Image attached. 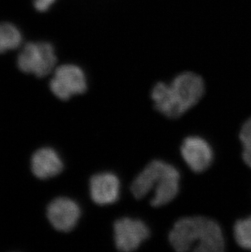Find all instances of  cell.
Wrapping results in <instances>:
<instances>
[{
  "instance_id": "obj_4",
  "label": "cell",
  "mask_w": 251,
  "mask_h": 252,
  "mask_svg": "<svg viewBox=\"0 0 251 252\" xmlns=\"http://www.w3.org/2000/svg\"><path fill=\"white\" fill-rule=\"evenodd\" d=\"M57 57L54 46L49 42L26 43L17 57V67L26 74L43 78L55 69Z\"/></svg>"
},
{
  "instance_id": "obj_14",
  "label": "cell",
  "mask_w": 251,
  "mask_h": 252,
  "mask_svg": "<svg viewBox=\"0 0 251 252\" xmlns=\"http://www.w3.org/2000/svg\"><path fill=\"white\" fill-rule=\"evenodd\" d=\"M56 0H33V6L38 12H43L50 9Z\"/></svg>"
},
{
  "instance_id": "obj_6",
  "label": "cell",
  "mask_w": 251,
  "mask_h": 252,
  "mask_svg": "<svg viewBox=\"0 0 251 252\" xmlns=\"http://www.w3.org/2000/svg\"><path fill=\"white\" fill-rule=\"evenodd\" d=\"M148 226L140 220L123 218L114 224V239L119 250L132 252L150 237Z\"/></svg>"
},
{
  "instance_id": "obj_11",
  "label": "cell",
  "mask_w": 251,
  "mask_h": 252,
  "mask_svg": "<svg viewBox=\"0 0 251 252\" xmlns=\"http://www.w3.org/2000/svg\"><path fill=\"white\" fill-rule=\"evenodd\" d=\"M22 43L23 35L17 26L9 22L0 23V54L17 49Z\"/></svg>"
},
{
  "instance_id": "obj_8",
  "label": "cell",
  "mask_w": 251,
  "mask_h": 252,
  "mask_svg": "<svg viewBox=\"0 0 251 252\" xmlns=\"http://www.w3.org/2000/svg\"><path fill=\"white\" fill-rule=\"evenodd\" d=\"M181 155L188 166L195 172L205 171L213 161L211 145L199 136L185 139L181 145Z\"/></svg>"
},
{
  "instance_id": "obj_9",
  "label": "cell",
  "mask_w": 251,
  "mask_h": 252,
  "mask_svg": "<svg viewBox=\"0 0 251 252\" xmlns=\"http://www.w3.org/2000/svg\"><path fill=\"white\" fill-rule=\"evenodd\" d=\"M119 193L120 181L116 175L104 172L91 179V197L96 204H112L119 199Z\"/></svg>"
},
{
  "instance_id": "obj_7",
  "label": "cell",
  "mask_w": 251,
  "mask_h": 252,
  "mask_svg": "<svg viewBox=\"0 0 251 252\" xmlns=\"http://www.w3.org/2000/svg\"><path fill=\"white\" fill-rule=\"evenodd\" d=\"M47 216L57 230L69 232L78 224L81 216L80 207L74 200L58 197L48 205Z\"/></svg>"
},
{
  "instance_id": "obj_10",
  "label": "cell",
  "mask_w": 251,
  "mask_h": 252,
  "mask_svg": "<svg viewBox=\"0 0 251 252\" xmlns=\"http://www.w3.org/2000/svg\"><path fill=\"white\" fill-rule=\"evenodd\" d=\"M64 165L59 155L51 148H42L31 158V170L38 179L51 178L62 172Z\"/></svg>"
},
{
  "instance_id": "obj_5",
  "label": "cell",
  "mask_w": 251,
  "mask_h": 252,
  "mask_svg": "<svg viewBox=\"0 0 251 252\" xmlns=\"http://www.w3.org/2000/svg\"><path fill=\"white\" fill-rule=\"evenodd\" d=\"M87 78L83 69L75 64H65L57 67L50 82L52 93L61 100H67L85 93Z\"/></svg>"
},
{
  "instance_id": "obj_2",
  "label": "cell",
  "mask_w": 251,
  "mask_h": 252,
  "mask_svg": "<svg viewBox=\"0 0 251 252\" xmlns=\"http://www.w3.org/2000/svg\"><path fill=\"white\" fill-rule=\"evenodd\" d=\"M169 241L177 252H220L224 238L220 226L206 217H186L174 225Z\"/></svg>"
},
{
  "instance_id": "obj_12",
  "label": "cell",
  "mask_w": 251,
  "mask_h": 252,
  "mask_svg": "<svg viewBox=\"0 0 251 252\" xmlns=\"http://www.w3.org/2000/svg\"><path fill=\"white\" fill-rule=\"evenodd\" d=\"M235 239L244 249L251 250V217L241 220L234 226Z\"/></svg>"
},
{
  "instance_id": "obj_13",
  "label": "cell",
  "mask_w": 251,
  "mask_h": 252,
  "mask_svg": "<svg viewBox=\"0 0 251 252\" xmlns=\"http://www.w3.org/2000/svg\"><path fill=\"white\" fill-rule=\"evenodd\" d=\"M240 139L242 145L251 144V119L246 122L240 132Z\"/></svg>"
},
{
  "instance_id": "obj_3",
  "label": "cell",
  "mask_w": 251,
  "mask_h": 252,
  "mask_svg": "<svg viewBox=\"0 0 251 252\" xmlns=\"http://www.w3.org/2000/svg\"><path fill=\"white\" fill-rule=\"evenodd\" d=\"M180 172L172 165L155 160L148 164L133 181L130 189L136 198L154 191L152 206L161 207L176 197L180 189Z\"/></svg>"
},
{
  "instance_id": "obj_1",
  "label": "cell",
  "mask_w": 251,
  "mask_h": 252,
  "mask_svg": "<svg viewBox=\"0 0 251 252\" xmlns=\"http://www.w3.org/2000/svg\"><path fill=\"white\" fill-rule=\"evenodd\" d=\"M205 93L203 79L192 72L183 73L171 84L154 86L152 98L159 112L165 116L179 118L198 103Z\"/></svg>"
},
{
  "instance_id": "obj_15",
  "label": "cell",
  "mask_w": 251,
  "mask_h": 252,
  "mask_svg": "<svg viewBox=\"0 0 251 252\" xmlns=\"http://www.w3.org/2000/svg\"><path fill=\"white\" fill-rule=\"evenodd\" d=\"M243 159L251 168V144L243 145Z\"/></svg>"
}]
</instances>
